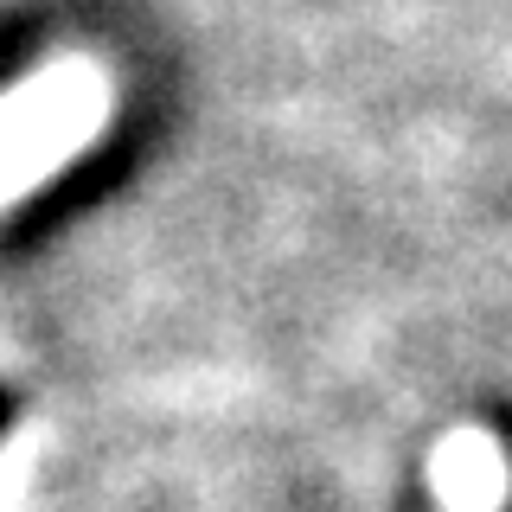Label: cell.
I'll list each match as a JSON object with an SVG mask.
<instances>
[{
	"label": "cell",
	"mask_w": 512,
	"mask_h": 512,
	"mask_svg": "<svg viewBox=\"0 0 512 512\" xmlns=\"http://www.w3.org/2000/svg\"><path fill=\"white\" fill-rule=\"evenodd\" d=\"M7 423H13V397L0 391V436H7Z\"/></svg>",
	"instance_id": "6da1fadb"
}]
</instances>
